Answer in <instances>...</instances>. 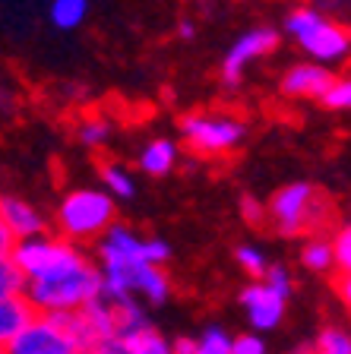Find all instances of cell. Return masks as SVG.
<instances>
[{
	"label": "cell",
	"instance_id": "obj_27",
	"mask_svg": "<svg viewBox=\"0 0 351 354\" xmlns=\"http://www.w3.org/2000/svg\"><path fill=\"white\" fill-rule=\"evenodd\" d=\"M234 354H269V348H266L263 335L244 332V335H237V342H234Z\"/></svg>",
	"mask_w": 351,
	"mask_h": 354
},
{
	"label": "cell",
	"instance_id": "obj_10",
	"mask_svg": "<svg viewBox=\"0 0 351 354\" xmlns=\"http://www.w3.org/2000/svg\"><path fill=\"white\" fill-rule=\"evenodd\" d=\"M0 225H7L16 241H29V237L44 234V215L32 203H26L19 196H10V193L0 199Z\"/></svg>",
	"mask_w": 351,
	"mask_h": 354
},
{
	"label": "cell",
	"instance_id": "obj_20",
	"mask_svg": "<svg viewBox=\"0 0 351 354\" xmlns=\"http://www.w3.org/2000/svg\"><path fill=\"white\" fill-rule=\"evenodd\" d=\"M29 291V279L10 257H0V297H22Z\"/></svg>",
	"mask_w": 351,
	"mask_h": 354
},
{
	"label": "cell",
	"instance_id": "obj_31",
	"mask_svg": "<svg viewBox=\"0 0 351 354\" xmlns=\"http://www.w3.org/2000/svg\"><path fill=\"white\" fill-rule=\"evenodd\" d=\"M96 354H120V348H117V345H105L102 351H96Z\"/></svg>",
	"mask_w": 351,
	"mask_h": 354
},
{
	"label": "cell",
	"instance_id": "obj_11",
	"mask_svg": "<svg viewBox=\"0 0 351 354\" xmlns=\"http://www.w3.org/2000/svg\"><path fill=\"white\" fill-rule=\"evenodd\" d=\"M38 319V310L29 304V297H0V348L19 339Z\"/></svg>",
	"mask_w": 351,
	"mask_h": 354
},
{
	"label": "cell",
	"instance_id": "obj_19",
	"mask_svg": "<svg viewBox=\"0 0 351 354\" xmlns=\"http://www.w3.org/2000/svg\"><path fill=\"white\" fill-rule=\"evenodd\" d=\"M234 335L228 329H222V326H206L203 332L197 335V348L199 354H234Z\"/></svg>",
	"mask_w": 351,
	"mask_h": 354
},
{
	"label": "cell",
	"instance_id": "obj_15",
	"mask_svg": "<svg viewBox=\"0 0 351 354\" xmlns=\"http://www.w3.org/2000/svg\"><path fill=\"white\" fill-rule=\"evenodd\" d=\"M300 266L310 269V272H320V275L339 269L336 266V247H332L330 237H310V241L300 247Z\"/></svg>",
	"mask_w": 351,
	"mask_h": 354
},
{
	"label": "cell",
	"instance_id": "obj_32",
	"mask_svg": "<svg viewBox=\"0 0 351 354\" xmlns=\"http://www.w3.org/2000/svg\"><path fill=\"white\" fill-rule=\"evenodd\" d=\"M294 354H316L314 348H304V351H294Z\"/></svg>",
	"mask_w": 351,
	"mask_h": 354
},
{
	"label": "cell",
	"instance_id": "obj_28",
	"mask_svg": "<svg viewBox=\"0 0 351 354\" xmlns=\"http://www.w3.org/2000/svg\"><path fill=\"white\" fill-rule=\"evenodd\" d=\"M336 295L342 301V307L351 313V275H339L336 279Z\"/></svg>",
	"mask_w": 351,
	"mask_h": 354
},
{
	"label": "cell",
	"instance_id": "obj_6",
	"mask_svg": "<svg viewBox=\"0 0 351 354\" xmlns=\"http://www.w3.org/2000/svg\"><path fill=\"white\" fill-rule=\"evenodd\" d=\"M278 48V29L276 26H253V29L241 32V35L231 41V48L222 57V86L225 88H237L244 82V73L253 60L266 57Z\"/></svg>",
	"mask_w": 351,
	"mask_h": 354
},
{
	"label": "cell",
	"instance_id": "obj_8",
	"mask_svg": "<svg viewBox=\"0 0 351 354\" xmlns=\"http://www.w3.org/2000/svg\"><path fill=\"white\" fill-rule=\"evenodd\" d=\"M237 301H241L244 313H247V323L256 335L278 329V323L285 317V304H288L285 297H278L266 281H250Z\"/></svg>",
	"mask_w": 351,
	"mask_h": 354
},
{
	"label": "cell",
	"instance_id": "obj_16",
	"mask_svg": "<svg viewBox=\"0 0 351 354\" xmlns=\"http://www.w3.org/2000/svg\"><path fill=\"white\" fill-rule=\"evenodd\" d=\"M102 184H105V190H108L114 199H120V203H127V199L136 196V180H133L130 168L120 165V162H105L102 165Z\"/></svg>",
	"mask_w": 351,
	"mask_h": 354
},
{
	"label": "cell",
	"instance_id": "obj_1",
	"mask_svg": "<svg viewBox=\"0 0 351 354\" xmlns=\"http://www.w3.org/2000/svg\"><path fill=\"white\" fill-rule=\"evenodd\" d=\"M282 29L291 41H298V48L314 64L332 66L351 57V29L339 26L326 10L314 7V3H298L288 10Z\"/></svg>",
	"mask_w": 351,
	"mask_h": 354
},
{
	"label": "cell",
	"instance_id": "obj_18",
	"mask_svg": "<svg viewBox=\"0 0 351 354\" xmlns=\"http://www.w3.org/2000/svg\"><path fill=\"white\" fill-rule=\"evenodd\" d=\"M316 354H351V332L342 326H323L314 339Z\"/></svg>",
	"mask_w": 351,
	"mask_h": 354
},
{
	"label": "cell",
	"instance_id": "obj_4",
	"mask_svg": "<svg viewBox=\"0 0 351 354\" xmlns=\"http://www.w3.org/2000/svg\"><path fill=\"white\" fill-rule=\"evenodd\" d=\"M177 130H181L183 146L206 158L234 152L247 136V124L228 111H187L177 120Z\"/></svg>",
	"mask_w": 351,
	"mask_h": 354
},
{
	"label": "cell",
	"instance_id": "obj_3",
	"mask_svg": "<svg viewBox=\"0 0 351 354\" xmlns=\"http://www.w3.org/2000/svg\"><path fill=\"white\" fill-rule=\"evenodd\" d=\"M114 203L108 190H96V187H80L70 190L57 206V231L66 241H102L111 228H114Z\"/></svg>",
	"mask_w": 351,
	"mask_h": 354
},
{
	"label": "cell",
	"instance_id": "obj_14",
	"mask_svg": "<svg viewBox=\"0 0 351 354\" xmlns=\"http://www.w3.org/2000/svg\"><path fill=\"white\" fill-rule=\"evenodd\" d=\"M111 304H114V310H117V339L133 335V332H143V329H152L143 301H136V297H120V301H111Z\"/></svg>",
	"mask_w": 351,
	"mask_h": 354
},
{
	"label": "cell",
	"instance_id": "obj_17",
	"mask_svg": "<svg viewBox=\"0 0 351 354\" xmlns=\"http://www.w3.org/2000/svg\"><path fill=\"white\" fill-rule=\"evenodd\" d=\"M48 16H51L54 29L73 32V29H80L82 22H86L89 0H51V10H48Z\"/></svg>",
	"mask_w": 351,
	"mask_h": 354
},
{
	"label": "cell",
	"instance_id": "obj_25",
	"mask_svg": "<svg viewBox=\"0 0 351 354\" xmlns=\"http://www.w3.org/2000/svg\"><path fill=\"white\" fill-rule=\"evenodd\" d=\"M263 281L276 291L278 297H285V301L291 297V291H294V279H291V272H288V266H282V263H272Z\"/></svg>",
	"mask_w": 351,
	"mask_h": 354
},
{
	"label": "cell",
	"instance_id": "obj_2",
	"mask_svg": "<svg viewBox=\"0 0 351 354\" xmlns=\"http://www.w3.org/2000/svg\"><path fill=\"white\" fill-rule=\"evenodd\" d=\"M29 304L38 310V317H54V313H76V310L89 307L92 301L105 297V275L102 266L92 259H82L73 269L54 275L44 281H29L26 291Z\"/></svg>",
	"mask_w": 351,
	"mask_h": 354
},
{
	"label": "cell",
	"instance_id": "obj_21",
	"mask_svg": "<svg viewBox=\"0 0 351 354\" xmlns=\"http://www.w3.org/2000/svg\"><path fill=\"white\" fill-rule=\"evenodd\" d=\"M234 259H237V266H241L244 272L260 279V281L266 279V272H269V266H272L256 243H237V247H234Z\"/></svg>",
	"mask_w": 351,
	"mask_h": 354
},
{
	"label": "cell",
	"instance_id": "obj_9",
	"mask_svg": "<svg viewBox=\"0 0 351 354\" xmlns=\"http://www.w3.org/2000/svg\"><path fill=\"white\" fill-rule=\"evenodd\" d=\"M339 76L332 73L330 66L314 64V60H304V64H291L278 80V88L285 98H323L330 95V88L336 86Z\"/></svg>",
	"mask_w": 351,
	"mask_h": 354
},
{
	"label": "cell",
	"instance_id": "obj_30",
	"mask_svg": "<svg viewBox=\"0 0 351 354\" xmlns=\"http://www.w3.org/2000/svg\"><path fill=\"white\" fill-rule=\"evenodd\" d=\"M174 354H199L197 339H174Z\"/></svg>",
	"mask_w": 351,
	"mask_h": 354
},
{
	"label": "cell",
	"instance_id": "obj_24",
	"mask_svg": "<svg viewBox=\"0 0 351 354\" xmlns=\"http://www.w3.org/2000/svg\"><path fill=\"white\" fill-rule=\"evenodd\" d=\"M332 247H336L339 275H351V221L336 231V237H332Z\"/></svg>",
	"mask_w": 351,
	"mask_h": 354
},
{
	"label": "cell",
	"instance_id": "obj_29",
	"mask_svg": "<svg viewBox=\"0 0 351 354\" xmlns=\"http://www.w3.org/2000/svg\"><path fill=\"white\" fill-rule=\"evenodd\" d=\"M177 35H181L183 41H190V38H197V22H193V19H187V16H183V19L177 22Z\"/></svg>",
	"mask_w": 351,
	"mask_h": 354
},
{
	"label": "cell",
	"instance_id": "obj_5",
	"mask_svg": "<svg viewBox=\"0 0 351 354\" xmlns=\"http://www.w3.org/2000/svg\"><path fill=\"white\" fill-rule=\"evenodd\" d=\"M330 215V203L326 196L316 193L314 184L294 180V184L278 187L269 199V218L282 237H298L307 231L320 228Z\"/></svg>",
	"mask_w": 351,
	"mask_h": 354
},
{
	"label": "cell",
	"instance_id": "obj_23",
	"mask_svg": "<svg viewBox=\"0 0 351 354\" xmlns=\"http://www.w3.org/2000/svg\"><path fill=\"white\" fill-rule=\"evenodd\" d=\"M237 209H241V218L247 221V225H253V228H260V225L269 218V203L256 199L253 193H244L241 203H237Z\"/></svg>",
	"mask_w": 351,
	"mask_h": 354
},
{
	"label": "cell",
	"instance_id": "obj_7",
	"mask_svg": "<svg viewBox=\"0 0 351 354\" xmlns=\"http://www.w3.org/2000/svg\"><path fill=\"white\" fill-rule=\"evenodd\" d=\"M0 354H80V348L51 317H38L19 339L0 348Z\"/></svg>",
	"mask_w": 351,
	"mask_h": 354
},
{
	"label": "cell",
	"instance_id": "obj_12",
	"mask_svg": "<svg viewBox=\"0 0 351 354\" xmlns=\"http://www.w3.org/2000/svg\"><path fill=\"white\" fill-rule=\"evenodd\" d=\"M181 165V146L174 140H152L139 152V171L149 177H165Z\"/></svg>",
	"mask_w": 351,
	"mask_h": 354
},
{
	"label": "cell",
	"instance_id": "obj_22",
	"mask_svg": "<svg viewBox=\"0 0 351 354\" xmlns=\"http://www.w3.org/2000/svg\"><path fill=\"white\" fill-rule=\"evenodd\" d=\"M76 140L86 149H102L111 140V124L105 118H82L76 124Z\"/></svg>",
	"mask_w": 351,
	"mask_h": 354
},
{
	"label": "cell",
	"instance_id": "obj_13",
	"mask_svg": "<svg viewBox=\"0 0 351 354\" xmlns=\"http://www.w3.org/2000/svg\"><path fill=\"white\" fill-rule=\"evenodd\" d=\"M111 345L120 348V354H174V342H168L159 329L133 332V335H124Z\"/></svg>",
	"mask_w": 351,
	"mask_h": 354
},
{
	"label": "cell",
	"instance_id": "obj_26",
	"mask_svg": "<svg viewBox=\"0 0 351 354\" xmlns=\"http://www.w3.org/2000/svg\"><path fill=\"white\" fill-rule=\"evenodd\" d=\"M323 104L330 111H351V76H339L330 95L323 98Z\"/></svg>",
	"mask_w": 351,
	"mask_h": 354
}]
</instances>
